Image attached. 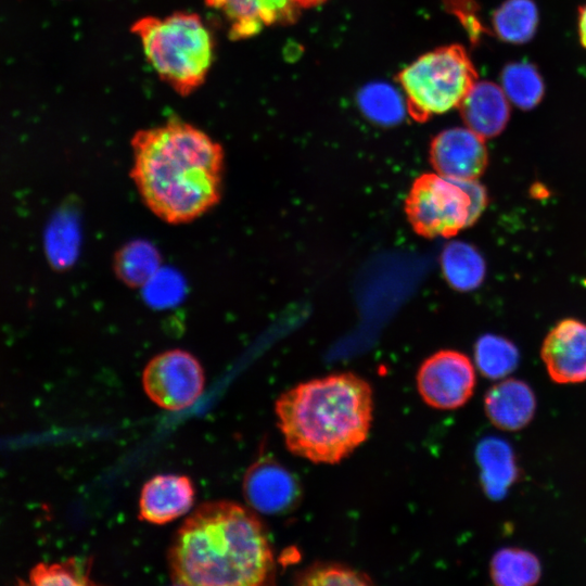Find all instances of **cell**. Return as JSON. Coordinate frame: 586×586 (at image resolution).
I'll use <instances>...</instances> for the list:
<instances>
[{
  "mask_svg": "<svg viewBox=\"0 0 586 586\" xmlns=\"http://www.w3.org/2000/svg\"><path fill=\"white\" fill-rule=\"evenodd\" d=\"M130 178L144 205L170 225L193 221L222 195L225 153L219 142L178 119L137 131Z\"/></svg>",
  "mask_w": 586,
  "mask_h": 586,
  "instance_id": "obj_1",
  "label": "cell"
},
{
  "mask_svg": "<svg viewBox=\"0 0 586 586\" xmlns=\"http://www.w3.org/2000/svg\"><path fill=\"white\" fill-rule=\"evenodd\" d=\"M169 577L184 586L272 583L275 558L251 510L227 500L200 505L179 526L168 550Z\"/></svg>",
  "mask_w": 586,
  "mask_h": 586,
  "instance_id": "obj_2",
  "label": "cell"
},
{
  "mask_svg": "<svg viewBox=\"0 0 586 586\" xmlns=\"http://www.w3.org/2000/svg\"><path fill=\"white\" fill-rule=\"evenodd\" d=\"M286 448L315 463H337L368 437L373 416L370 384L333 373L289 388L276 400Z\"/></svg>",
  "mask_w": 586,
  "mask_h": 586,
  "instance_id": "obj_3",
  "label": "cell"
},
{
  "mask_svg": "<svg viewBox=\"0 0 586 586\" xmlns=\"http://www.w3.org/2000/svg\"><path fill=\"white\" fill-rule=\"evenodd\" d=\"M131 31L156 74L179 94L188 95L204 82L213 64L214 39L198 14L145 16L133 23Z\"/></svg>",
  "mask_w": 586,
  "mask_h": 586,
  "instance_id": "obj_4",
  "label": "cell"
},
{
  "mask_svg": "<svg viewBox=\"0 0 586 586\" xmlns=\"http://www.w3.org/2000/svg\"><path fill=\"white\" fill-rule=\"evenodd\" d=\"M406 110L418 123L459 107L477 81V72L458 43L436 48L419 56L396 77Z\"/></svg>",
  "mask_w": 586,
  "mask_h": 586,
  "instance_id": "obj_5",
  "label": "cell"
},
{
  "mask_svg": "<svg viewBox=\"0 0 586 586\" xmlns=\"http://www.w3.org/2000/svg\"><path fill=\"white\" fill-rule=\"evenodd\" d=\"M488 202L476 180H455L423 174L412 183L405 213L413 231L428 239L450 238L472 226Z\"/></svg>",
  "mask_w": 586,
  "mask_h": 586,
  "instance_id": "obj_6",
  "label": "cell"
},
{
  "mask_svg": "<svg viewBox=\"0 0 586 586\" xmlns=\"http://www.w3.org/2000/svg\"><path fill=\"white\" fill-rule=\"evenodd\" d=\"M204 371L191 353L175 348L155 355L144 367L148 397L166 410H181L196 402L204 388Z\"/></svg>",
  "mask_w": 586,
  "mask_h": 586,
  "instance_id": "obj_7",
  "label": "cell"
},
{
  "mask_svg": "<svg viewBox=\"0 0 586 586\" xmlns=\"http://www.w3.org/2000/svg\"><path fill=\"white\" fill-rule=\"evenodd\" d=\"M475 384V369L470 358L451 349L431 355L417 373V387L424 403L442 410L463 406L473 395Z\"/></svg>",
  "mask_w": 586,
  "mask_h": 586,
  "instance_id": "obj_8",
  "label": "cell"
},
{
  "mask_svg": "<svg viewBox=\"0 0 586 586\" xmlns=\"http://www.w3.org/2000/svg\"><path fill=\"white\" fill-rule=\"evenodd\" d=\"M243 495L250 507L260 513L280 514L296 508L302 488L298 480L270 457H260L246 470Z\"/></svg>",
  "mask_w": 586,
  "mask_h": 586,
  "instance_id": "obj_9",
  "label": "cell"
},
{
  "mask_svg": "<svg viewBox=\"0 0 586 586\" xmlns=\"http://www.w3.org/2000/svg\"><path fill=\"white\" fill-rule=\"evenodd\" d=\"M488 162L484 139L468 127L436 135L430 144V163L436 173L455 180H476Z\"/></svg>",
  "mask_w": 586,
  "mask_h": 586,
  "instance_id": "obj_10",
  "label": "cell"
},
{
  "mask_svg": "<svg viewBox=\"0 0 586 586\" xmlns=\"http://www.w3.org/2000/svg\"><path fill=\"white\" fill-rule=\"evenodd\" d=\"M542 360L558 384L586 381V323L575 319L558 322L544 339Z\"/></svg>",
  "mask_w": 586,
  "mask_h": 586,
  "instance_id": "obj_11",
  "label": "cell"
},
{
  "mask_svg": "<svg viewBox=\"0 0 586 586\" xmlns=\"http://www.w3.org/2000/svg\"><path fill=\"white\" fill-rule=\"evenodd\" d=\"M229 25L233 40L257 35L264 27L295 22L301 8L291 0H205Z\"/></svg>",
  "mask_w": 586,
  "mask_h": 586,
  "instance_id": "obj_12",
  "label": "cell"
},
{
  "mask_svg": "<svg viewBox=\"0 0 586 586\" xmlns=\"http://www.w3.org/2000/svg\"><path fill=\"white\" fill-rule=\"evenodd\" d=\"M194 498L195 489L189 476L157 474L141 489L138 518L151 524H167L186 514Z\"/></svg>",
  "mask_w": 586,
  "mask_h": 586,
  "instance_id": "obj_13",
  "label": "cell"
},
{
  "mask_svg": "<svg viewBox=\"0 0 586 586\" xmlns=\"http://www.w3.org/2000/svg\"><path fill=\"white\" fill-rule=\"evenodd\" d=\"M484 410L496 428L514 432L525 428L536 410V398L524 381L504 379L485 394Z\"/></svg>",
  "mask_w": 586,
  "mask_h": 586,
  "instance_id": "obj_14",
  "label": "cell"
},
{
  "mask_svg": "<svg viewBox=\"0 0 586 586\" xmlns=\"http://www.w3.org/2000/svg\"><path fill=\"white\" fill-rule=\"evenodd\" d=\"M459 110L466 126L485 140L505 129L510 117V101L499 85L476 81Z\"/></svg>",
  "mask_w": 586,
  "mask_h": 586,
  "instance_id": "obj_15",
  "label": "cell"
},
{
  "mask_svg": "<svg viewBox=\"0 0 586 586\" xmlns=\"http://www.w3.org/2000/svg\"><path fill=\"white\" fill-rule=\"evenodd\" d=\"M476 460L485 493L492 498L501 497L517 476L510 447L501 440L486 438L476 448Z\"/></svg>",
  "mask_w": 586,
  "mask_h": 586,
  "instance_id": "obj_16",
  "label": "cell"
},
{
  "mask_svg": "<svg viewBox=\"0 0 586 586\" xmlns=\"http://www.w3.org/2000/svg\"><path fill=\"white\" fill-rule=\"evenodd\" d=\"M160 251L146 240H132L115 254L113 268L117 278L130 288H141L160 271Z\"/></svg>",
  "mask_w": 586,
  "mask_h": 586,
  "instance_id": "obj_17",
  "label": "cell"
},
{
  "mask_svg": "<svg viewBox=\"0 0 586 586\" xmlns=\"http://www.w3.org/2000/svg\"><path fill=\"white\" fill-rule=\"evenodd\" d=\"M441 265L447 282L456 290L476 289L485 276V262L475 247L455 241L445 246Z\"/></svg>",
  "mask_w": 586,
  "mask_h": 586,
  "instance_id": "obj_18",
  "label": "cell"
},
{
  "mask_svg": "<svg viewBox=\"0 0 586 586\" xmlns=\"http://www.w3.org/2000/svg\"><path fill=\"white\" fill-rule=\"evenodd\" d=\"M489 575L498 586H530L540 579L542 565L533 552L507 547L492 557Z\"/></svg>",
  "mask_w": 586,
  "mask_h": 586,
  "instance_id": "obj_19",
  "label": "cell"
},
{
  "mask_svg": "<svg viewBox=\"0 0 586 586\" xmlns=\"http://www.w3.org/2000/svg\"><path fill=\"white\" fill-rule=\"evenodd\" d=\"M496 35L510 43H524L533 38L538 11L532 0H506L494 13L492 20Z\"/></svg>",
  "mask_w": 586,
  "mask_h": 586,
  "instance_id": "obj_20",
  "label": "cell"
},
{
  "mask_svg": "<svg viewBox=\"0 0 586 586\" xmlns=\"http://www.w3.org/2000/svg\"><path fill=\"white\" fill-rule=\"evenodd\" d=\"M475 365L481 374L487 379H504L518 366L519 352L507 339L485 334L474 345Z\"/></svg>",
  "mask_w": 586,
  "mask_h": 586,
  "instance_id": "obj_21",
  "label": "cell"
},
{
  "mask_svg": "<svg viewBox=\"0 0 586 586\" xmlns=\"http://www.w3.org/2000/svg\"><path fill=\"white\" fill-rule=\"evenodd\" d=\"M500 87L510 103L522 110L536 106L545 90L540 74L535 66L526 62L507 65L501 73Z\"/></svg>",
  "mask_w": 586,
  "mask_h": 586,
  "instance_id": "obj_22",
  "label": "cell"
},
{
  "mask_svg": "<svg viewBox=\"0 0 586 586\" xmlns=\"http://www.w3.org/2000/svg\"><path fill=\"white\" fill-rule=\"evenodd\" d=\"M358 101L369 119L384 126L397 124L406 110V102L396 90L382 82L367 85L360 91Z\"/></svg>",
  "mask_w": 586,
  "mask_h": 586,
  "instance_id": "obj_23",
  "label": "cell"
},
{
  "mask_svg": "<svg viewBox=\"0 0 586 586\" xmlns=\"http://www.w3.org/2000/svg\"><path fill=\"white\" fill-rule=\"evenodd\" d=\"M294 584L303 586L371 585L366 573L340 562L316 561L294 575Z\"/></svg>",
  "mask_w": 586,
  "mask_h": 586,
  "instance_id": "obj_24",
  "label": "cell"
},
{
  "mask_svg": "<svg viewBox=\"0 0 586 586\" xmlns=\"http://www.w3.org/2000/svg\"><path fill=\"white\" fill-rule=\"evenodd\" d=\"M90 562L69 558L60 562H41L35 565L29 573L33 585H94L90 578Z\"/></svg>",
  "mask_w": 586,
  "mask_h": 586,
  "instance_id": "obj_25",
  "label": "cell"
},
{
  "mask_svg": "<svg viewBox=\"0 0 586 586\" xmlns=\"http://www.w3.org/2000/svg\"><path fill=\"white\" fill-rule=\"evenodd\" d=\"M578 37L581 43L586 48V4L578 11Z\"/></svg>",
  "mask_w": 586,
  "mask_h": 586,
  "instance_id": "obj_26",
  "label": "cell"
},
{
  "mask_svg": "<svg viewBox=\"0 0 586 586\" xmlns=\"http://www.w3.org/2000/svg\"><path fill=\"white\" fill-rule=\"evenodd\" d=\"M297 7L302 8H313L319 4H322L327 0H291Z\"/></svg>",
  "mask_w": 586,
  "mask_h": 586,
  "instance_id": "obj_27",
  "label": "cell"
}]
</instances>
